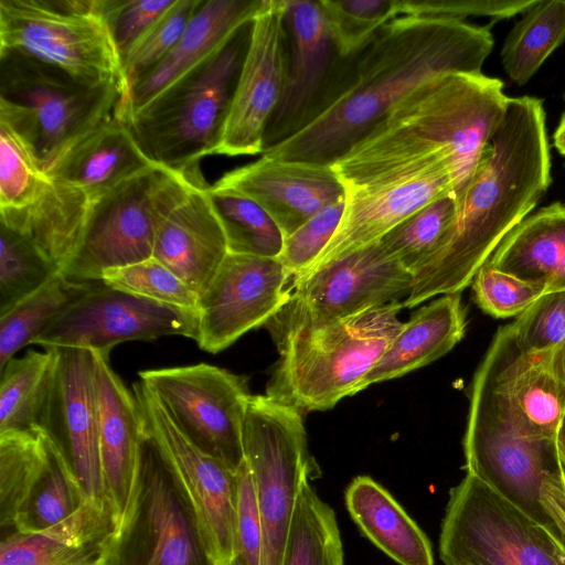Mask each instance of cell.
Instances as JSON below:
<instances>
[{"mask_svg":"<svg viewBox=\"0 0 565 565\" xmlns=\"http://www.w3.org/2000/svg\"><path fill=\"white\" fill-rule=\"evenodd\" d=\"M460 292L443 295L417 310L392 340L361 388L396 379L448 353L465 335Z\"/></svg>","mask_w":565,"mask_h":565,"instance_id":"obj_29","label":"cell"},{"mask_svg":"<svg viewBox=\"0 0 565 565\" xmlns=\"http://www.w3.org/2000/svg\"><path fill=\"white\" fill-rule=\"evenodd\" d=\"M0 52L35 58L87 85L118 83L127 96L99 0H0Z\"/></svg>","mask_w":565,"mask_h":565,"instance_id":"obj_9","label":"cell"},{"mask_svg":"<svg viewBox=\"0 0 565 565\" xmlns=\"http://www.w3.org/2000/svg\"><path fill=\"white\" fill-rule=\"evenodd\" d=\"M0 316L61 274L30 243L0 225Z\"/></svg>","mask_w":565,"mask_h":565,"instance_id":"obj_40","label":"cell"},{"mask_svg":"<svg viewBox=\"0 0 565 565\" xmlns=\"http://www.w3.org/2000/svg\"><path fill=\"white\" fill-rule=\"evenodd\" d=\"M95 353L100 461L106 500L116 530L125 520L136 493L143 418L135 394L110 367L108 354Z\"/></svg>","mask_w":565,"mask_h":565,"instance_id":"obj_24","label":"cell"},{"mask_svg":"<svg viewBox=\"0 0 565 565\" xmlns=\"http://www.w3.org/2000/svg\"><path fill=\"white\" fill-rule=\"evenodd\" d=\"M284 19L287 78L265 131L264 151L326 114L353 85L362 53H340L319 0H284Z\"/></svg>","mask_w":565,"mask_h":565,"instance_id":"obj_13","label":"cell"},{"mask_svg":"<svg viewBox=\"0 0 565 565\" xmlns=\"http://www.w3.org/2000/svg\"><path fill=\"white\" fill-rule=\"evenodd\" d=\"M493 44L487 26L399 17L362 51L351 88L320 118L263 154L332 167L422 84L448 73H482Z\"/></svg>","mask_w":565,"mask_h":565,"instance_id":"obj_2","label":"cell"},{"mask_svg":"<svg viewBox=\"0 0 565 565\" xmlns=\"http://www.w3.org/2000/svg\"><path fill=\"white\" fill-rule=\"evenodd\" d=\"M344 206L345 200L324 207L285 237L278 259L291 281L300 277L328 245L339 226Z\"/></svg>","mask_w":565,"mask_h":565,"instance_id":"obj_47","label":"cell"},{"mask_svg":"<svg viewBox=\"0 0 565 565\" xmlns=\"http://www.w3.org/2000/svg\"><path fill=\"white\" fill-rule=\"evenodd\" d=\"M553 365L559 379L565 383V341L554 349Z\"/></svg>","mask_w":565,"mask_h":565,"instance_id":"obj_52","label":"cell"},{"mask_svg":"<svg viewBox=\"0 0 565 565\" xmlns=\"http://www.w3.org/2000/svg\"><path fill=\"white\" fill-rule=\"evenodd\" d=\"M565 40V0H536L508 33L502 66L518 85L526 84Z\"/></svg>","mask_w":565,"mask_h":565,"instance_id":"obj_33","label":"cell"},{"mask_svg":"<svg viewBox=\"0 0 565 565\" xmlns=\"http://www.w3.org/2000/svg\"><path fill=\"white\" fill-rule=\"evenodd\" d=\"M553 351L529 352L512 323L500 327L475 373L468 426L515 437H548L565 413V383Z\"/></svg>","mask_w":565,"mask_h":565,"instance_id":"obj_8","label":"cell"},{"mask_svg":"<svg viewBox=\"0 0 565 565\" xmlns=\"http://www.w3.org/2000/svg\"><path fill=\"white\" fill-rule=\"evenodd\" d=\"M243 446L263 530V565H281L298 493L313 468L302 412L266 394L252 395Z\"/></svg>","mask_w":565,"mask_h":565,"instance_id":"obj_11","label":"cell"},{"mask_svg":"<svg viewBox=\"0 0 565 565\" xmlns=\"http://www.w3.org/2000/svg\"><path fill=\"white\" fill-rule=\"evenodd\" d=\"M194 188L160 226L152 257L167 266L199 296L228 254L221 222L206 188Z\"/></svg>","mask_w":565,"mask_h":565,"instance_id":"obj_26","label":"cell"},{"mask_svg":"<svg viewBox=\"0 0 565 565\" xmlns=\"http://www.w3.org/2000/svg\"><path fill=\"white\" fill-rule=\"evenodd\" d=\"M565 470L547 478L541 489V503L548 516L550 527L565 545V492L562 478Z\"/></svg>","mask_w":565,"mask_h":565,"instance_id":"obj_51","label":"cell"},{"mask_svg":"<svg viewBox=\"0 0 565 565\" xmlns=\"http://www.w3.org/2000/svg\"><path fill=\"white\" fill-rule=\"evenodd\" d=\"M201 174L152 164L92 201L82 242L61 274L76 281H102L109 269L151 258L157 233L196 186Z\"/></svg>","mask_w":565,"mask_h":565,"instance_id":"obj_7","label":"cell"},{"mask_svg":"<svg viewBox=\"0 0 565 565\" xmlns=\"http://www.w3.org/2000/svg\"><path fill=\"white\" fill-rule=\"evenodd\" d=\"M201 1L175 0L173 6L122 55L121 68L127 95L138 81L157 67L171 52Z\"/></svg>","mask_w":565,"mask_h":565,"instance_id":"obj_42","label":"cell"},{"mask_svg":"<svg viewBox=\"0 0 565 565\" xmlns=\"http://www.w3.org/2000/svg\"><path fill=\"white\" fill-rule=\"evenodd\" d=\"M134 394L143 422L191 510L213 565H228L237 525L236 471L189 440L141 381L134 384Z\"/></svg>","mask_w":565,"mask_h":565,"instance_id":"obj_16","label":"cell"},{"mask_svg":"<svg viewBox=\"0 0 565 565\" xmlns=\"http://www.w3.org/2000/svg\"><path fill=\"white\" fill-rule=\"evenodd\" d=\"M462 445L467 475L537 523L550 525L540 498L543 482L564 470L555 438L515 437L467 425Z\"/></svg>","mask_w":565,"mask_h":565,"instance_id":"obj_21","label":"cell"},{"mask_svg":"<svg viewBox=\"0 0 565 565\" xmlns=\"http://www.w3.org/2000/svg\"><path fill=\"white\" fill-rule=\"evenodd\" d=\"M562 484H563V489H564V492H565V473L563 475V478H562Z\"/></svg>","mask_w":565,"mask_h":565,"instance_id":"obj_56","label":"cell"},{"mask_svg":"<svg viewBox=\"0 0 565 565\" xmlns=\"http://www.w3.org/2000/svg\"><path fill=\"white\" fill-rule=\"evenodd\" d=\"M457 214L455 193H446L406 217L379 243L415 276L447 245Z\"/></svg>","mask_w":565,"mask_h":565,"instance_id":"obj_36","label":"cell"},{"mask_svg":"<svg viewBox=\"0 0 565 565\" xmlns=\"http://www.w3.org/2000/svg\"><path fill=\"white\" fill-rule=\"evenodd\" d=\"M536 0H397L399 17L465 21L487 17L492 21L524 13Z\"/></svg>","mask_w":565,"mask_h":565,"instance_id":"obj_48","label":"cell"},{"mask_svg":"<svg viewBox=\"0 0 565 565\" xmlns=\"http://www.w3.org/2000/svg\"><path fill=\"white\" fill-rule=\"evenodd\" d=\"M163 335L199 338V313L154 302L96 281L33 340L44 349H85L109 354L118 343Z\"/></svg>","mask_w":565,"mask_h":565,"instance_id":"obj_17","label":"cell"},{"mask_svg":"<svg viewBox=\"0 0 565 565\" xmlns=\"http://www.w3.org/2000/svg\"><path fill=\"white\" fill-rule=\"evenodd\" d=\"M96 281H76L57 274L11 310L0 316V370L24 345L72 303L85 296Z\"/></svg>","mask_w":565,"mask_h":565,"instance_id":"obj_34","label":"cell"},{"mask_svg":"<svg viewBox=\"0 0 565 565\" xmlns=\"http://www.w3.org/2000/svg\"><path fill=\"white\" fill-rule=\"evenodd\" d=\"M403 308L397 300L290 335L277 348L281 358L266 395L311 412L359 393L403 327L397 317Z\"/></svg>","mask_w":565,"mask_h":565,"instance_id":"obj_5","label":"cell"},{"mask_svg":"<svg viewBox=\"0 0 565 565\" xmlns=\"http://www.w3.org/2000/svg\"><path fill=\"white\" fill-rule=\"evenodd\" d=\"M102 281L114 289L158 303L198 311L199 295L153 257L106 270Z\"/></svg>","mask_w":565,"mask_h":565,"instance_id":"obj_43","label":"cell"},{"mask_svg":"<svg viewBox=\"0 0 565 565\" xmlns=\"http://www.w3.org/2000/svg\"><path fill=\"white\" fill-rule=\"evenodd\" d=\"M206 193L227 241L228 253L278 258L285 236L274 218L246 195L209 185Z\"/></svg>","mask_w":565,"mask_h":565,"instance_id":"obj_37","label":"cell"},{"mask_svg":"<svg viewBox=\"0 0 565 565\" xmlns=\"http://www.w3.org/2000/svg\"><path fill=\"white\" fill-rule=\"evenodd\" d=\"M108 536L75 542L14 531L1 542L0 565H105L104 548Z\"/></svg>","mask_w":565,"mask_h":565,"instance_id":"obj_41","label":"cell"},{"mask_svg":"<svg viewBox=\"0 0 565 565\" xmlns=\"http://www.w3.org/2000/svg\"><path fill=\"white\" fill-rule=\"evenodd\" d=\"M287 68L284 0H265L253 20L249 46L216 154L264 152L265 131L282 96Z\"/></svg>","mask_w":565,"mask_h":565,"instance_id":"obj_20","label":"cell"},{"mask_svg":"<svg viewBox=\"0 0 565 565\" xmlns=\"http://www.w3.org/2000/svg\"><path fill=\"white\" fill-rule=\"evenodd\" d=\"M547 527L551 533V537L554 545V553L558 562V565H565V545L562 543V541L558 539L555 532L550 526Z\"/></svg>","mask_w":565,"mask_h":565,"instance_id":"obj_55","label":"cell"},{"mask_svg":"<svg viewBox=\"0 0 565 565\" xmlns=\"http://www.w3.org/2000/svg\"><path fill=\"white\" fill-rule=\"evenodd\" d=\"M39 430L67 460L86 495L94 501L107 502L99 449L97 361L94 351L57 349Z\"/></svg>","mask_w":565,"mask_h":565,"instance_id":"obj_18","label":"cell"},{"mask_svg":"<svg viewBox=\"0 0 565 565\" xmlns=\"http://www.w3.org/2000/svg\"><path fill=\"white\" fill-rule=\"evenodd\" d=\"M343 56L361 53L390 22L399 18L397 0H319Z\"/></svg>","mask_w":565,"mask_h":565,"instance_id":"obj_39","label":"cell"},{"mask_svg":"<svg viewBox=\"0 0 565 565\" xmlns=\"http://www.w3.org/2000/svg\"><path fill=\"white\" fill-rule=\"evenodd\" d=\"M175 0H99V12L120 55L170 8Z\"/></svg>","mask_w":565,"mask_h":565,"instance_id":"obj_49","label":"cell"},{"mask_svg":"<svg viewBox=\"0 0 565 565\" xmlns=\"http://www.w3.org/2000/svg\"><path fill=\"white\" fill-rule=\"evenodd\" d=\"M555 441H556V448L557 452L562 462V466L565 470V413L561 418V422L558 424L556 434H555Z\"/></svg>","mask_w":565,"mask_h":565,"instance_id":"obj_53","label":"cell"},{"mask_svg":"<svg viewBox=\"0 0 565 565\" xmlns=\"http://www.w3.org/2000/svg\"><path fill=\"white\" fill-rule=\"evenodd\" d=\"M553 145L557 151L565 157V111L563 113L557 128L553 134Z\"/></svg>","mask_w":565,"mask_h":565,"instance_id":"obj_54","label":"cell"},{"mask_svg":"<svg viewBox=\"0 0 565 565\" xmlns=\"http://www.w3.org/2000/svg\"><path fill=\"white\" fill-rule=\"evenodd\" d=\"M265 0H202L181 38L120 104L117 117L127 121L160 92L213 54L243 24L255 19Z\"/></svg>","mask_w":565,"mask_h":565,"instance_id":"obj_25","label":"cell"},{"mask_svg":"<svg viewBox=\"0 0 565 565\" xmlns=\"http://www.w3.org/2000/svg\"><path fill=\"white\" fill-rule=\"evenodd\" d=\"M332 508L305 480L291 518L281 565H344Z\"/></svg>","mask_w":565,"mask_h":565,"instance_id":"obj_35","label":"cell"},{"mask_svg":"<svg viewBox=\"0 0 565 565\" xmlns=\"http://www.w3.org/2000/svg\"><path fill=\"white\" fill-rule=\"evenodd\" d=\"M125 98L118 83L87 85L35 58L0 52V124L45 174L74 143L117 116Z\"/></svg>","mask_w":565,"mask_h":565,"instance_id":"obj_6","label":"cell"},{"mask_svg":"<svg viewBox=\"0 0 565 565\" xmlns=\"http://www.w3.org/2000/svg\"><path fill=\"white\" fill-rule=\"evenodd\" d=\"M252 29L253 20L239 26L213 54L126 121L153 164L200 174L199 161L216 154Z\"/></svg>","mask_w":565,"mask_h":565,"instance_id":"obj_4","label":"cell"},{"mask_svg":"<svg viewBox=\"0 0 565 565\" xmlns=\"http://www.w3.org/2000/svg\"><path fill=\"white\" fill-rule=\"evenodd\" d=\"M489 264L551 290L565 288V204L553 202L531 213L500 243Z\"/></svg>","mask_w":565,"mask_h":565,"instance_id":"obj_30","label":"cell"},{"mask_svg":"<svg viewBox=\"0 0 565 565\" xmlns=\"http://www.w3.org/2000/svg\"><path fill=\"white\" fill-rule=\"evenodd\" d=\"M90 205L83 190L47 178L31 204L0 210V225L30 243L62 273L82 242Z\"/></svg>","mask_w":565,"mask_h":565,"instance_id":"obj_27","label":"cell"},{"mask_svg":"<svg viewBox=\"0 0 565 565\" xmlns=\"http://www.w3.org/2000/svg\"><path fill=\"white\" fill-rule=\"evenodd\" d=\"M413 281L376 242L292 281L287 300L265 327L278 348L297 332L407 297Z\"/></svg>","mask_w":565,"mask_h":565,"instance_id":"obj_12","label":"cell"},{"mask_svg":"<svg viewBox=\"0 0 565 565\" xmlns=\"http://www.w3.org/2000/svg\"><path fill=\"white\" fill-rule=\"evenodd\" d=\"M237 525L228 565H263L264 537L250 469L244 459L236 470Z\"/></svg>","mask_w":565,"mask_h":565,"instance_id":"obj_50","label":"cell"},{"mask_svg":"<svg viewBox=\"0 0 565 565\" xmlns=\"http://www.w3.org/2000/svg\"><path fill=\"white\" fill-rule=\"evenodd\" d=\"M344 500L361 532L388 557L399 565H435L426 534L379 482L358 476Z\"/></svg>","mask_w":565,"mask_h":565,"instance_id":"obj_31","label":"cell"},{"mask_svg":"<svg viewBox=\"0 0 565 565\" xmlns=\"http://www.w3.org/2000/svg\"><path fill=\"white\" fill-rule=\"evenodd\" d=\"M46 458L41 430L0 433V524L13 527L15 516L39 479Z\"/></svg>","mask_w":565,"mask_h":565,"instance_id":"obj_38","label":"cell"},{"mask_svg":"<svg viewBox=\"0 0 565 565\" xmlns=\"http://www.w3.org/2000/svg\"><path fill=\"white\" fill-rule=\"evenodd\" d=\"M439 556L444 565H558L548 527L471 475L449 491Z\"/></svg>","mask_w":565,"mask_h":565,"instance_id":"obj_14","label":"cell"},{"mask_svg":"<svg viewBox=\"0 0 565 565\" xmlns=\"http://www.w3.org/2000/svg\"><path fill=\"white\" fill-rule=\"evenodd\" d=\"M515 337L529 352L554 350L565 341V288L548 290L512 323Z\"/></svg>","mask_w":565,"mask_h":565,"instance_id":"obj_46","label":"cell"},{"mask_svg":"<svg viewBox=\"0 0 565 565\" xmlns=\"http://www.w3.org/2000/svg\"><path fill=\"white\" fill-rule=\"evenodd\" d=\"M564 99H565V95H564Z\"/></svg>","mask_w":565,"mask_h":565,"instance_id":"obj_57","label":"cell"},{"mask_svg":"<svg viewBox=\"0 0 565 565\" xmlns=\"http://www.w3.org/2000/svg\"><path fill=\"white\" fill-rule=\"evenodd\" d=\"M46 180L26 147L0 124V210L28 206Z\"/></svg>","mask_w":565,"mask_h":565,"instance_id":"obj_44","label":"cell"},{"mask_svg":"<svg viewBox=\"0 0 565 565\" xmlns=\"http://www.w3.org/2000/svg\"><path fill=\"white\" fill-rule=\"evenodd\" d=\"M471 285L476 303L494 318L519 316L551 290L544 285L524 281L502 273L488 260L476 273Z\"/></svg>","mask_w":565,"mask_h":565,"instance_id":"obj_45","label":"cell"},{"mask_svg":"<svg viewBox=\"0 0 565 565\" xmlns=\"http://www.w3.org/2000/svg\"><path fill=\"white\" fill-rule=\"evenodd\" d=\"M178 429L236 471L245 459L243 428L252 394L248 379L207 363L139 373Z\"/></svg>","mask_w":565,"mask_h":565,"instance_id":"obj_15","label":"cell"},{"mask_svg":"<svg viewBox=\"0 0 565 565\" xmlns=\"http://www.w3.org/2000/svg\"><path fill=\"white\" fill-rule=\"evenodd\" d=\"M504 84L482 73L437 76L398 102L333 166L347 190L447 170L457 201L501 125Z\"/></svg>","mask_w":565,"mask_h":565,"instance_id":"obj_1","label":"cell"},{"mask_svg":"<svg viewBox=\"0 0 565 565\" xmlns=\"http://www.w3.org/2000/svg\"><path fill=\"white\" fill-rule=\"evenodd\" d=\"M552 182L543 100L510 97L504 118L458 201L447 245L415 276L404 308L460 292Z\"/></svg>","mask_w":565,"mask_h":565,"instance_id":"obj_3","label":"cell"},{"mask_svg":"<svg viewBox=\"0 0 565 565\" xmlns=\"http://www.w3.org/2000/svg\"><path fill=\"white\" fill-rule=\"evenodd\" d=\"M449 192L455 193V183L447 170L347 190L344 212L334 235L297 279L379 242L414 212Z\"/></svg>","mask_w":565,"mask_h":565,"instance_id":"obj_23","label":"cell"},{"mask_svg":"<svg viewBox=\"0 0 565 565\" xmlns=\"http://www.w3.org/2000/svg\"><path fill=\"white\" fill-rule=\"evenodd\" d=\"M105 565H213L191 510L143 422L136 493L106 540Z\"/></svg>","mask_w":565,"mask_h":565,"instance_id":"obj_10","label":"cell"},{"mask_svg":"<svg viewBox=\"0 0 565 565\" xmlns=\"http://www.w3.org/2000/svg\"><path fill=\"white\" fill-rule=\"evenodd\" d=\"M56 358L57 349L30 350L0 370V433L39 430Z\"/></svg>","mask_w":565,"mask_h":565,"instance_id":"obj_32","label":"cell"},{"mask_svg":"<svg viewBox=\"0 0 565 565\" xmlns=\"http://www.w3.org/2000/svg\"><path fill=\"white\" fill-rule=\"evenodd\" d=\"M289 280L278 258L228 253L199 296V347L218 353L265 326L287 300Z\"/></svg>","mask_w":565,"mask_h":565,"instance_id":"obj_19","label":"cell"},{"mask_svg":"<svg viewBox=\"0 0 565 565\" xmlns=\"http://www.w3.org/2000/svg\"><path fill=\"white\" fill-rule=\"evenodd\" d=\"M213 185L255 201L274 218L285 237L324 207L347 198V189L332 167L264 154L228 171Z\"/></svg>","mask_w":565,"mask_h":565,"instance_id":"obj_22","label":"cell"},{"mask_svg":"<svg viewBox=\"0 0 565 565\" xmlns=\"http://www.w3.org/2000/svg\"><path fill=\"white\" fill-rule=\"evenodd\" d=\"M152 164L128 124L115 116L74 143L46 177L83 190L94 201Z\"/></svg>","mask_w":565,"mask_h":565,"instance_id":"obj_28","label":"cell"}]
</instances>
